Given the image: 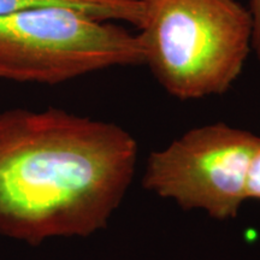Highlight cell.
Instances as JSON below:
<instances>
[{"instance_id":"1","label":"cell","mask_w":260,"mask_h":260,"mask_svg":"<svg viewBox=\"0 0 260 260\" xmlns=\"http://www.w3.org/2000/svg\"><path fill=\"white\" fill-rule=\"evenodd\" d=\"M138 144L64 110L0 115V234L39 245L103 229L134 176Z\"/></svg>"},{"instance_id":"2","label":"cell","mask_w":260,"mask_h":260,"mask_svg":"<svg viewBox=\"0 0 260 260\" xmlns=\"http://www.w3.org/2000/svg\"><path fill=\"white\" fill-rule=\"evenodd\" d=\"M147 65L180 100L225 93L252 51V18L237 0H141Z\"/></svg>"},{"instance_id":"3","label":"cell","mask_w":260,"mask_h":260,"mask_svg":"<svg viewBox=\"0 0 260 260\" xmlns=\"http://www.w3.org/2000/svg\"><path fill=\"white\" fill-rule=\"evenodd\" d=\"M139 65H145L139 34L87 12L39 6L0 15L2 79L57 84Z\"/></svg>"},{"instance_id":"4","label":"cell","mask_w":260,"mask_h":260,"mask_svg":"<svg viewBox=\"0 0 260 260\" xmlns=\"http://www.w3.org/2000/svg\"><path fill=\"white\" fill-rule=\"evenodd\" d=\"M259 149L260 136L247 130L225 123L198 126L149 155L142 184L186 210L234 218L247 199V176Z\"/></svg>"},{"instance_id":"5","label":"cell","mask_w":260,"mask_h":260,"mask_svg":"<svg viewBox=\"0 0 260 260\" xmlns=\"http://www.w3.org/2000/svg\"><path fill=\"white\" fill-rule=\"evenodd\" d=\"M39 6H64L94 16L100 19H115V21H125L124 15L117 10L107 6L92 4V3L81 2V0H0V15L10 14L18 10L39 8Z\"/></svg>"},{"instance_id":"6","label":"cell","mask_w":260,"mask_h":260,"mask_svg":"<svg viewBox=\"0 0 260 260\" xmlns=\"http://www.w3.org/2000/svg\"><path fill=\"white\" fill-rule=\"evenodd\" d=\"M81 2L92 3V4L112 8L124 15L126 22L139 27L142 17L141 0H81Z\"/></svg>"},{"instance_id":"7","label":"cell","mask_w":260,"mask_h":260,"mask_svg":"<svg viewBox=\"0 0 260 260\" xmlns=\"http://www.w3.org/2000/svg\"><path fill=\"white\" fill-rule=\"evenodd\" d=\"M246 197L247 199H260V149L249 168L246 183Z\"/></svg>"},{"instance_id":"8","label":"cell","mask_w":260,"mask_h":260,"mask_svg":"<svg viewBox=\"0 0 260 260\" xmlns=\"http://www.w3.org/2000/svg\"><path fill=\"white\" fill-rule=\"evenodd\" d=\"M248 11L252 18V51L260 64V0H251Z\"/></svg>"}]
</instances>
